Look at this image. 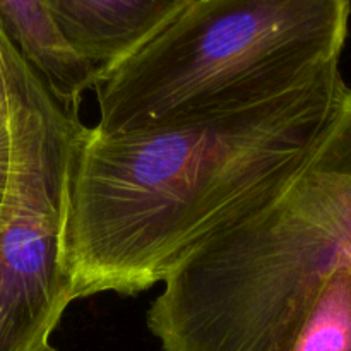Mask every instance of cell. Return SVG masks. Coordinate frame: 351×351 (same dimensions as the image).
Here are the masks:
<instances>
[{
	"label": "cell",
	"instance_id": "6da1fadb",
	"mask_svg": "<svg viewBox=\"0 0 351 351\" xmlns=\"http://www.w3.org/2000/svg\"><path fill=\"white\" fill-rule=\"evenodd\" d=\"M339 64L276 98L123 134L82 123L64 226L71 298L134 297L273 201L345 103Z\"/></svg>",
	"mask_w": 351,
	"mask_h": 351
},
{
	"label": "cell",
	"instance_id": "7a4b0ae2",
	"mask_svg": "<svg viewBox=\"0 0 351 351\" xmlns=\"http://www.w3.org/2000/svg\"><path fill=\"white\" fill-rule=\"evenodd\" d=\"M351 263V88L297 177L189 256L147 308L163 351H291L329 274Z\"/></svg>",
	"mask_w": 351,
	"mask_h": 351
},
{
	"label": "cell",
	"instance_id": "3957f363",
	"mask_svg": "<svg viewBox=\"0 0 351 351\" xmlns=\"http://www.w3.org/2000/svg\"><path fill=\"white\" fill-rule=\"evenodd\" d=\"M350 0H191L95 81V129L123 134L276 98L339 57Z\"/></svg>",
	"mask_w": 351,
	"mask_h": 351
},
{
	"label": "cell",
	"instance_id": "277c9868",
	"mask_svg": "<svg viewBox=\"0 0 351 351\" xmlns=\"http://www.w3.org/2000/svg\"><path fill=\"white\" fill-rule=\"evenodd\" d=\"M5 57L12 178L0 218V351H48L72 304L64 226L69 160L82 122L10 40Z\"/></svg>",
	"mask_w": 351,
	"mask_h": 351
},
{
	"label": "cell",
	"instance_id": "5b68a950",
	"mask_svg": "<svg viewBox=\"0 0 351 351\" xmlns=\"http://www.w3.org/2000/svg\"><path fill=\"white\" fill-rule=\"evenodd\" d=\"M191 0H43L60 36L91 67L96 77L144 47Z\"/></svg>",
	"mask_w": 351,
	"mask_h": 351
},
{
	"label": "cell",
	"instance_id": "8992f818",
	"mask_svg": "<svg viewBox=\"0 0 351 351\" xmlns=\"http://www.w3.org/2000/svg\"><path fill=\"white\" fill-rule=\"evenodd\" d=\"M0 27L53 98L67 112L79 113L96 75L65 43L43 0H0Z\"/></svg>",
	"mask_w": 351,
	"mask_h": 351
},
{
	"label": "cell",
	"instance_id": "52a82bcc",
	"mask_svg": "<svg viewBox=\"0 0 351 351\" xmlns=\"http://www.w3.org/2000/svg\"><path fill=\"white\" fill-rule=\"evenodd\" d=\"M291 351H351V263L329 274Z\"/></svg>",
	"mask_w": 351,
	"mask_h": 351
},
{
	"label": "cell",
	"instance_id": "ba28073f",
	"mask_svg": "<svg viewBox=\"0 0 351 351\" xmlns=\"http://www.w3.org/2000/svg\"><path fill=\"white\" fill-rule=\"evenodd\" d=\"M10 178H12V132L9 125V108L0 119V218L9 197Z\"/></svg>",
	"mask_w": 351,
	"mask_h": 351
},
{
	"label": "cell",
	"instance_id": "9c48e42d",
	"mask_svg": "<svg viewBox=\"0 0 351 351\" xmlns=\"http://www.w3.org/2000/svg\"><path fill=\"white\" fill-rule=\"evenodd\" d=\"M7 34L0 27V119H3L9 108V69H7Z\"/></svg>",
	"mask_w": 351,
	"mask_h": 351
},
{
	"label": "cell",
	"instance_id": "30bf717a",
	"mask_svg": "<svg viewBox=\"0 0 351 351\" xmlns=\"http://www.w3.org/2000/svg\"><path fill=\"white\" fill-rule=\"evenodd\" d=\"M48 351H58V350L53 348V346H50V350H48Z\"/></svg>",
	"mask_w": 351,
	"mask_h": 351
}]
</instances>
